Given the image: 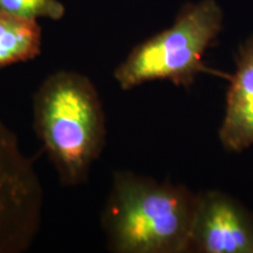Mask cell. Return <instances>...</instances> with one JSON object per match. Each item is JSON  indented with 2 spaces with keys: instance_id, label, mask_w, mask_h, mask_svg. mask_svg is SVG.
Masks as SVG:
<instances>
[{
  "instance_id": "8992f818",
  "label": "cell",
  "mask_w": 253,
  "mask_h": 253,
  "mask_svg": "<svg viewBox=\"0 0 253 253\" xmlns=\"http://www.w3.org/2000/svg\"><path fill=\"white\" fill-rule=\"evenodd\" d=\"M236 65L219 140L226 150L240 153L253 145V36L240 45Z\"/></svg>"
},
{
  "instance_id": "7a4b0ae2",
  "label": "cell",
  "mask_w": 253,
  "mask_h": 253,
  "mask_svg": "<svg viewBox=\"0 0 253 253\" xmlns=\"http://www.w3.org/2000/svg\"><path fill=\"white\" fill-rule=\"evenodd\" d=\"M33 122L60 182H86L107 135L102 101L90 79L73 71L48 75L34 94Z\"/></svg>"
},
{
  "instance_id": "ba28073f",
  "label": "cell",
  "mask_w": 253,
  "mask_h": 253,
  "mask_svg": "<svg viewBox=\"0 0 253 253\" xmlns=\"http://www.w3.org/2000/svg\"><path fill=\"white\" fill-rule=\"evenodd\" d=\"M0 11L33 20H60L65 15V6L59 0H0Z\"/></svg>"
},
{
  "instance_id": "277c9868",
  "label": "cell",
  "mask_w": 253,
  "mask_h": 253,
  "mask_svg": "<svg viewBox=\"0 0 253 253\" xmlns=\"http://www.w3.org/2000/svg\"><path fill=\"white\" fill-rule=\"evenodd\" d=\"M43 189L17 135L0 119V253H23L41 226Z\"/></svg>"
},
{
  "instance_id": "3957f363",
  "label": "cell",
  "mask_w": 253,
  "mask_h": 253,
  "mask_svg": "<svg viewBox=\"0 0 253 253\" xmlns=\"http://www.w3.org/2000/svg\"><path fill=\"white\" fill-rule=\"evenodd\" d=\"M224 14L216 0L188 4L167 30L135 47L114 71L123 90L145 82L167 80L190 87L201 73L226 77L207 67L203 58L223 28Z\"/></svg>"
},
{
  "instance_id": "5b68a950",
  "label": "cell",
  "mask_w": 253,
  "mask_h": 253,
  "mask_svg": "<svg viewBox=\"0 0 253 253\" xmlns=\"http://www.w3.org/2000/svg\"><path fill=\"white\" fill-rule=\"evenodd\" d=\"M189 252L253 253V213L224 192L198 194Z\"/></svg>"
},
{
  "instance_id": "52a82bcc",
  "label": "cell",
  "mask_w": 253,
  "mask_h": 253,
  "mask_svg": "<svg viewBox=\"0 0 253 253\" xmlns=\"http://www.w3.org/2000/svg\"><path fill=\"white\" fill-rule=\"evenodd\" d=\"M41 52L37 20L0 11V68L36 59Z\"/></svg>"
},
{
  "instance_id": "6da1fadb",
  "label": "cell",
  "mask_w": 253,
  "mask_h": 253,
  "mask_svg": "<svg viewBox=\"0 0 253 253\" xmlns=\"http://www.w3.org/2000/svg\"><path fill=\"white\" fill-rule=\"evenodd\" d=\"M198 195L129 170L114 172L102 212L108 250L116 253L189 252Z\"/></svg>"
}]
</instances>
